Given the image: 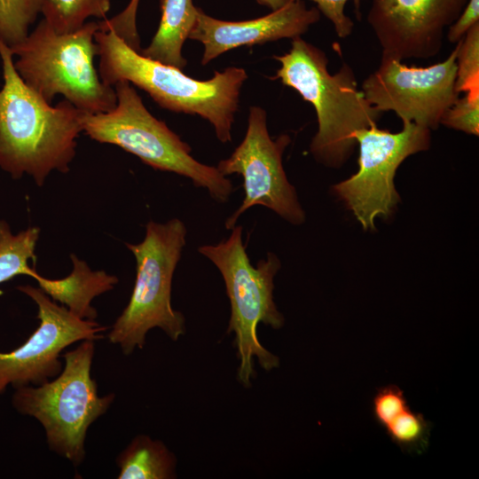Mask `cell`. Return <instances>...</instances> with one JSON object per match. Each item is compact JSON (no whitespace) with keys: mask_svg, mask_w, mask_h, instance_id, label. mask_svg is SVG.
<instances>
[{"mask_svg":"<svg viewBox=\"0 0 479 479\" xmlns=\"http://www.w3.org/2000/svg\"><path fill=\"white\" fill-rule=\"evenodd\" d=\"M0 57V168L15 179L27 174L42 186L51 171H69L87 113L67 99L53 106L28 87L1 40Z\"/></svg>","mask_w":479,"mask_h":479,"instance_id":"6da1fadb","label":"cell"},{"mask_svg":"<svg viewBox=\"0 0 479 479\" xmlns=\"http://www.w3.org/2000/svg\"><path fill=\"white\" fill-rule=\"evenodd\" d=\"M99 57L98 75L114 86L127 81L140 88L162 108L208 120L218 140L232 141V128L240 90L247 79L244 68L230 67L206 81L193 79L181 69L151 59L127 45L114 31L95 33Z\"/></svg>","mask_w":479,"mask_h":479,"instance_id":"7a4b0ae2","label":"cell"},{"mask_svg":"<svg viewBox=\"0 0 479 479\" xmlns=\"http://www.w3.org/2000/svg\"><path fill=\"white\" fill-rule=\"evenodd\" d=\"M273 59L280 67L271 79L294 89L316 111L318 130L310 145V153L326 167H342L357 145L355 133L377 124L381 112L358 89L349 64L343 62L335 74H330L325 51L302 37L292 39L290 50Z\"/></svg>","mask_w":479,"mask_h":479,"instance_id":"3957f363","label":"cell"},{"mask_svg":"<svg viewBox=\"0 0 479 479\" xmlns=\"http://www.w3.org/2000/svg\"><path fill=\"white\" fill-rule=\"evenodd\" d=\"M98 24L86 22L71 33H56L43 20L20 43L9 47L14 67L25 83L51 104L60 94L88 114L114 108L116 94L94 66Z\"/></svg>","mask_w":479,"mask_h":479,"instance_id":"277c9868","label":"cell"},{"mask_svg":"<svg viewBox=\"0 0 479 479\" xmlns=\"http://www.w3.org/2000/svg\"><path fill=\"white\" fill-rule=\"evenodd\" d=\"M242 231L241 225H235L228 239L200 246L198 252L216 265L224 281L231 304L227 333L234 334L240 361L237 376L248 388L256 377L254 357L265 371L279 365V358L259 342L258 324L279 329L285 319L273 300V279L281 263L276 254L269 252L254 267L243 245Z\"/></svg>","mask_w":479,"mask_h":479,"instance_id":"5b68a950","label":"cell"},{"mask_svg":"<svg viewBox=\"0 0 479 479\" xmlns=\"http://www.w3.org/2000/svg\"><path fill=\"white\" fill-rule=\"evenodd\" d=\"M114 86V108L85 114L83 132L92 140L121 147L154 169L185 177L216 202H227L233 192L232 181L216 167L195 160L191 146L146 109L131 83L119 81Z\"/></svg>","mask_w":479,"mask_h":479,"instance_id":"8992f818","label":"cell"},{"mask_svg":"<svg viewBox=\"0 0 479 479\" xmlns=\"http://www.w3.org/2000/svg\"><path fill=\"white\" fill-rule=\"evenodd\" d=\"M186 233L178 218L164 224L151 220L140 243H126L136 258V280L128 305L108 334L109 342L119 344L124 355L142 349L152 328H161L172 341L185 334V317L171 306V287Z\"/></svg>","mask_w":479,"mask_h":479,"instance_id":"52a82bcc","label":"cell"},{"mask_svg":"<svg viewBox=\"0 0 479 479\" xmlns=\"http://www.w3.org/2000/svg\"><path fill=\"white\" fill-rule=\"evenodd\" d=\"M94 342L84 340L63 354V369L53 381L15 389L12 398L18 412L42 424L49 448L75 467L84 459L89 427L106 412L115 397L113 393L98 395L90 374Z\"/></svg>","mask_w":479,"mask_h":479,"instance_id":"ba28073f","label":"cell"},{"mask_svg":"<svg viewBox=\"0 0 479 479\" xmlns=\"http://www.w3.org/2000/svg\"><path fill=\"white\" fill-rule=\"evenodd\" d=\"M430 132L404 122L402 130L395 133L381 130L377 124L355 133L359 148L358 169L334 185L333 192L364 230H375V220L390 216L396 209L400 201L394 183L397 170L406 158L429 148Z\"/></svg>","mask_w":479,"mask_h":479,"instance_id":"9c48e42d","label":"cell"},{"mask_svg":"<svg viewBox=\"0 0 479 479\" xmlns=\"http://www.w3.org/2000/svg\"><path fill=\"white\" fill-rule=\"evenodd\" d=\"M290 142L287 134L271 138L265 110L259 106L250 107L242 142L229 158L220 161L216 166L224 177L238 174L243 178L244 199L225 221L227 230L235 226L244 212L257 205L271 209L294 225L305 222V212L282 162L284 151Z\"/></svg>","mask_w":479,"mask_h":479,"instance_id":"30bf717a","label":"cell"},{"mask_svg":"<svg viewBox=\"0 0 479 479\" xmlns=\"http://www.w3.org/2000/svg\"><path fill=\"white\" fill-rule=\"evenodd\" d=\"M459 46V42L444 61L425 67L381 58L361 90L380 112L392 111L403 122L436 130L444 114L459 98L455 85Z\"/></svg>","mask_w":479,"mask_h":479,"instance_id":"8fae6325","label":"cell"},{"mask_svg":"<svg viewBox=\"0 0 479 479\" xmlns=\"http://www.w3.org/2000/svg\"><path fill=\"white\" fill-rule=\"evenodd\" d=\"M17 289L35 302L40 324L21 346L0 352V395L8 385L40 386L56 378L63 369L59 357L64 349L78 341L102 339L107 329L96 320L78 318L41 288L26 285Z\"/></svg>","mask_w":479,"mask_h":479,"instance_id":"7c38bea8","label":"cell"},{"mask_svg":"<svg viewBox=\"0 0 479 479\" xmlns=\"http://www.w3.org/2000/svg\"><path fill=\"white\" fill-rule=\"evenodd\" d=\"M467 0H373L367 22L381 58L430 59L443 46L444 30L459 16Z\"/></svg>","mask_w":479,"mask_h":479,"instance_id":"4fadbf2b","label":"cell"},{"mask_svg":"<svg viewBox=\"0 0 479 479\" xmlns=\"http://www.w3.org/2000/svg\"><path fill=\"white\" fill-rule=\"evenodd\" d=\"M319 20L318 8H308L302 0H291L265 16L242 21L218 20L198 7L188 38L202 43L201 64L207 65L232 49L301 37Z\"/></svg>","mask_w":479,"mask_h":479,"instance_id":"5bb4252c","label":"cell"},{"mask_svg":"<svg viewBox=\"0 0 479 479\" xmlns=\"http://www.w3.org/2000/svg\"><path fill=\"white\" fill-rule=\"evenodd\" d=\"M372 413L403 452L420 453L427 449L431 424L422 413L411 409L398 386L388 384L377 389L372 399Z\"/></svg>","mask_w":479,"mask_h":479,"instance_id":"9a60e30c","label":"cell"},{"mask_svg":"<svg viewBox=\"0 0 479 479\" xmlns=\"http://www.w3.org/2000/svg\"><path fill=\"white\" fill-rule=\"evenodd\" d=\"M73 270L60 279H46L37 271L33 276L48 296L60 302L73 314L82 319L95 320L98 312L91 306L96 296L114 289L119 279L105 271H92L87 263L75 254L70 255Z\"/></svg>","mask_w":479,"mask_h":479,"instance_id":"2e32d148","label":"cell"},{"mask_svg":"<svg viewBox=\"0 0 479 479\" xmlns=\"http://www.w3.org/2000/svg\"><path fill=\"white\" fill-rule=\"evenodd\" d=\"M161 17L150 44L140 50L144 56L183 70L187 60L183 45L192 31L198 7L192 0H160Z\"/></svg>","mask_w":479,"mask_h":479,"instance_id":"e0dca14e","label":"cell"},{"mask_svg":"<svg viewBox=\"0 0 479 479\" xmlns=\"http://www.w3.org/2000/svg\"><path fill=\"white\" fill-rule=\"evenodd\" d=\"M175 455L159 440L138 435L118 455L119 479H171L176 477Z\"/></svg>","mask_w":479,"mask_h":479,"instance_id":"ac0fdd59","label":"cell"},{"mask_svg":"<svg viewBox=\"0 0 479 479\" xmlns=\"http://www.w3.org/2000/svg\"><path fill=\"white\" fill-rule=\"evenodd\" d=\"M40 229L33 226L13 234L10 225L0 220V284L19 275L34 276L36 271L28 265L35 260V249Z\"/></svg>","mask_w":479,"mask_h":479,"instance_id":"d6986e66","label":"cell"},{"mask_svg":"<svg viewBox=\"0 0 479 479\" xmlns=\"http://www.w3.org/2000/svg\"><path fill=\"white\" fill-rule=\"evenodd\" d=\"M111 0H44L43 20L59 34L81 28L90 17L106 19Z\"/></svg>","mask_w":479,"mask_h":479,"instance_id":"ffe728a7","label":"cell"},{"mask_svg":"<svg viewBox=\"0 0 479 479\" xmlns=\"http://www.w3.org/2000/svg\"><path fill=\"white\" fill-rule=\"evenodd\" d=\"M44 0H0V40L12 47L29 34Z\"/></svg>","mask_w":479,"mask_h":479,"instance_id":"44dd1931","label":"cell"},{"mask_svg":"<svg viewBox=\"0 0 479 479\" xmlns=\"http://www.w3.org/2000/svg\"><path fill=\"white\" fill-rule=\"evenodd\" d=\"M456 63V90L460 93L479 89V23L459 41Z\"/></svg>","mask_w":479,"mask_h":479,"instance_id":"7402d4cb","label":"cell"},{"mask_svg":"<svg viewBox=\"0 0 479 479\" xmlns=\"http://www.w3.org/2000/svg\"><path fill=\"white\" fill-rule=\"evenodd\" d=\"M440 124L462 131L479 135V89L466 91L444 114Z\"/></svg>","mask_w":479,"mask_h":479,"instance_id":"603a6c76","label":"cell"},{"mask_svg":"<svg viewBox=\"0 0 479 479\" xmlns=\"http://www.w3.org/2000/svg\"><path fill=\"white\" fill-rule=\"evenodd\" d=\"M140 0H130L120 13L98 22L100 30L114 31L127 45L140 51V38L137 29V12Z\"/></svg>","mask_w":479,"mask_h":479,"instance_id":"cb8c5ba5","label":"cell"},{"mask_svg":"<svg viewBox=\"0 0 479 479\" xmlns=\"http://www.w3.org/2000/svg\"><path fill=\"white\" fill-rule=\"evenodd\" d=\"M294 1V0H292ZM317 4L318 10L333 24L340 38L349 36L354 28L353 20L344 13L345 4L349 0H310ZM357 19L360 20L361 0H352Z\"/></svg>","mask_w":479,"mask_h":479,"instance_id":"d4e9b609","label":"cell"},{"mask_svg":"<svg viewBox=\"0 0 479 479\" xmlns=\"http://www.w3.org/2000/svg\"><path fill=\"white\" fill-rule=\"evenodd\" d=\"M476 23H479V0H467L459 16L448 27V41L456 44Z\"/></svg>","mask_w":479,"mask_h":479,"instance_id":"484cf974","label":"cell"},{"mask_svg":"<svg viewBox=\"0 0 479 479\" xmlns=\"http://www.w3.org/2000/svg\"><path fill=\"white\" fill-rule=\"evenodd\" d=\"M291 0H256L261 4L269 7L271 11H275L285 6Z\"/></svg>","mask_w":479,"mask_h":479,"instance_id":"4316f807","label":"cell"}]
</instances>
